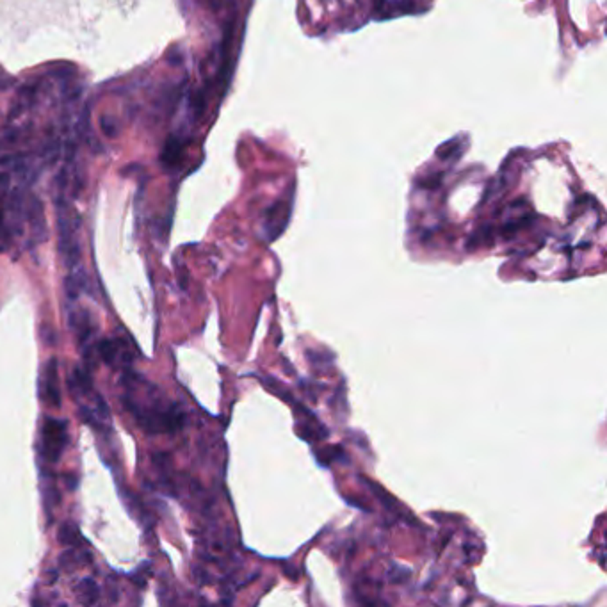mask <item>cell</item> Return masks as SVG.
<instances>
[{"label": "cell", "instance_id": "5b68a950", "mask_svg": "<svg viewBox=\"0 0 607 607\" xmlns=\"http://www.w3.org/2000/svg\"><path fill=\"white\" fill-rule=\"evenodd\" d=\"M72 330L75 331L77 340L80 342V345L91 350V338L93 333H95V324H93L89 312L80 310L72 315Z\"/></svg>", "mask_w": 607, "mask_h": 607}, {"label": "cell", "instance_id": "ba28073f", "mask_svg": "<svg viewBox=\"0 0 607 607\" xmlns=\"http://www.w3.org/2000/svg\"><path fill=\"white\" fill-rule=\"evenodd\" d=\"M77 595H79V600L82 603H86V606H93V603L98 602L100 589L93 579H84L82 582L77 584Z\"/></svg>", "mask_w": 607, "mask_h": 607}, {"label": "cell", "instance_id": "277c9868", "mask_svg": "<svg viewBox=\"0 0 607 607\" xmlns=\"http://www.w3.org/2000/svg\"><path fill=\"white\" fill-rule=\"evenodd\" d=\"M41 399L50 408L61 407V390H59V372H57V360L50 358L45 365L41 380Z\"/></svg>", "mask_w": 607, "mask_h": 607}, {"label": "cell", "instance_id": "3957f363", "mask_svg": "<svg viewBox=\"0 0 607 607\" xmlns=\"http://www.w3.org/2000/svg\"><path fill=\"white\" fill-rule=\"evenodd\" d=\"M132 340L123 337H113L103 338L96 344V353H98L100 360L106 362L110 367H120V365L132 364L134 351L130 350Z\"/></svg>", "mask_w": 607, "mask_h": 607}, {"label": "cell", "instance_id": "6da1fadb", "mask_svg": "<svg viewBox=\"0 0 607 607\" xmlns=\"http://www.w3.org/2000/svg\"><path fill=\"white\" fill-rule=\"evenodd\" d=\"M146 381L141 376L129 374L125 378L127 408L132 411L141 428L148 433H175L182 424V417L173 408H166L153 387L144 390Z\"/></svg>", "mask_w": 607, "mask_h": 607}, {"label": "cell", "instance_id": "8fae6325", "mask_svg": "<svg viewBox=\"0 0 607 607\" xmlns=\"http://www.w3.org/2000/svg\"><path fill=\"white\" fill-rule=\"evenodd\" d=\"M57 494H59V492H57L56 481L46 478L45 483H43V504H45L46 511H50V509L53 508V504H57V501H59V495Z\"/></svg>", "mask_w": 607, "mask_h": 607}, {"label": "cell", "instance_id": "9c48e42d", "mask_svg": "<svg viewBox=\"0 0 607 607\" xmlns=\"http://www.w3.org/2000/svg\"><path fill=\"white\" fill-rule=\"evenodd\" d=\"M182 157V144L177 137H170L162 150V162L166 166H177Z\"/></svg>", "mask_w": 607, "mask_h": 607}, {"label": "cell", "instance_id": "52a82bcc", "mask_svg": "<svg viewBox=\"0 0 607 607\" xmlns=\"http://www.w3.org/2000/svg\"><path fill=\"white\" fill-rule=\"evenodd\" d=\"M70 388H72V392L77 395V397H88L89 394H93L91 376H89L88 369H84V367L73 369L72 378H70Z\"/></svg>", "mask_w": 607, "mask_h": 607}, {"label": "cell", "instance_id": "30bf717a", "mask_svg": "<svg viewBox=\"0 0 607 607\" xmlns=\"http://www.w3.org/2000/svg\"><path fill=\"white\" fill-rule=\"evenodd\" d=\"M59 542L65 547H79L82 543V536H80L79 528L72 522H66L59 528Z\"/></svg>", "mask_w": 607, "mask_h": 607}, {"label": "cell", "instance_id": "7a4b0ae2", "mask_svg": "<svg viewBox=\"0 0 607 607\" xmlns=\"http://www.w3.org/2000/svg\"><path fill=\"white\" fill-rule=\"evenodd\" d=\"M41 444L39 452L45 458L46 464H57L61 459L63 451L68 444V428L65 421L46 417L41 426Z\"/></svg>", "mask_w": 607, "mask_h": 607}, {"label": "cell", "instance_id": "8992f818", "mask_svg": "<svg viewBox=\"0 0 607 607\" xmlns=\"http://www.w3.org/2000/svg\"><path fill=\"white\" fill-rule=\"evenodd\" d=\"M27 216H29V223H31L32 239H34L36 243H41L46 236V228H45V217H43L41 203H39L36 198H32L29 210H27Z\"/></svg>", "mask_w": 607, "mask_h": 607}]
</instances>
